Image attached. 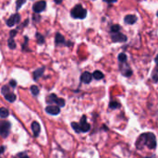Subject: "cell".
I'll list each match as a JSON object with an SVG mask.
<instances>
[{
	"label": "cell",
	"mask_w": 158,
	"mask_h": 158,
	"mask_svg": "<svg viewBox=\"0 0 158 158\" xmlns=\"http://www.w3.org/2000/svg\"><path fill=\"white\" fill-rule=\"evenodd\" d=\"M135 145L137 149H142L143 146H147L149 149H155L156 147V138L154 133L147 132L143 133L140 137L138 138V140L135 142Z\"/></svg>",
	"instance_id": "1"
},
{
	"label": "cell",
	"mask_w": 158,
	"mask_h": 158,
	"mask_svg": "<svg viewBox=\"0 0 158 158\" xmlns=\"http://www.w3.org/2000/svg\"><path fill=\"white\" fill-rule=\"evenodd\" d=\"M70 14H71V17L74 18L83 20V18H86L87 16V10L82 8L81 5H76V6L71 9Z\"/></svg>",
	"instance_id": "2"
},
{
	"label": "cell",
	"mask_w": 158,
	"mask_h": 158,
	"mask_svg": "<svg viewBox=\"0 0 158 158\" xmlns=\"http://www.w3.org/2000/svg\"><path fill=\"white\" fill-rule=\"evenodd\" d=\"M46 103L48 104H57V105L58 107H63L65 105V100L62 99V98H58V97L52 94H50L49 96H47V98H46Z\"/></svg>",
	"instance_id": "3"
},
{
	"label": "cell",
	"mask_w": 158,
	"mask_h": 158,
	"mask_svg": "<svg viewBox=\"0 0 158 158\" xmlns=\"http://www.w3.org/2000/svg\"><path fill=\"white\" fill-rule=\"evenodd\" d=\"M11 125L8 121H0V135L3 138H7L9 134Z\"/></svg>",
	"instance_id": "4"
},
{
	"label": "cell",
	"mask_w": 158,
	"mask_h": 158,
	"mask_svg": "<svg viewBox=\"0 0 158 158\" xmlns=\"http://www.w3.org/2000/svg\"><path fill=\"white\" fill-rule=\"evenodd\" d=\"M128 40L127 36L121 34V32H114V34H112V41L114 43H124Z\"/></svg>",
	"instance_id": "5"
},
{
	"label": "cell",
	"mask_w": 158,
	"mask_h": 158,
	"mask_svg": "<svg viewBox=\"0 0 158 158\" xmlns=\"http://www.w3.org/2000/svg\"><path fill=\"white\" fill-rule=\"evenodd\" d=\"M46 8V2L44 0H41V1L36 2L34 6H32V10L35 13H41L42 11H44Z\"/></svg>",
	"instance_id": "6"
},
{
	"label": "cell",
	"mask_w": 158,
	"mask_h": 158,
	"mask_svg": "<svg viewBox=\"0 0 158 158\" xmlns=\"http://www.w3.org/2000/svg\"><path fill=\"white\" fill-rule=\"evenodd\" d=\"M20 21H21V15L18 13H16L7 21V25L8 27H13L14 25H16L17 23H20Z\"/></svg>",
	"instance_id": "7"
},
{
	"label": "cell",
	"mask_w": 158,
	"mask_h": 158,
	"mask_svg": "<svg viewBox=\"0 0 158 158\" xmlns=\"http://www.w3.org/2000/svg\"><path fill=\"white\" fill-rule=\"evenodd\" d=\"M80 127H81V132H87V131H90L91 126H90V124H88L86 122V116H83V117L81 118Z\"/></svg>",
	"instance_id": "8"
},
{
	"label": "cell",
	"mask_w": 158,
	"mask_h": 158,
	"mask_svg": "<svg viewBox=\"0 0 158 158\" xmlns=\"http://www.w3.org/2000/svg\"><path fill=\"white\" fill-rule=\"evenodd\" d=\"M45 112L48 113L50 115H58L60 113V108L57 105H48L47 107L45 108Z\"/></svg>",
	"instance_id": "9"
},
{
	"label": "cell",
	"mask_w": 158,
	"mask_h": 158,
	"mask_svg": "<svg viewBox=\"0 0 158 158\" xmlns=\"http://www.w3.org/2000/svg\"><path fill=\"white\" fill-rule=\"evenodd\" d=\"M92 75L88 71L83 72L81 76V81L84 83H90L92 81Z\"/></svg>",
	"instance_id": "10"
},
{
	"label": "cell",
	"mask_w": 158,
	"mask_h": 158,
	"mask_svg": "<svg viewBox=\"0 0 158 158\" xmlns=\"http://www.w3.org/2000/svg\"><path fill=\"white\" fill-rule=\"evenodd\" d=\"M31 129H32V132H34V137H38L40 131H41V127H40V124L38 122H32L31 124Z\"/></svg>",
	"instance_id": "11"
},
{
	"label": "cell",
	"mask_w": 158,
	"mask_h": 158,
	"mask_svg": "<svg viewBox=\"0 0 158 158\" xmlns=\"http://www.w3.org/2000/svg\"><path fill=\"white\" fill-rule=\"evenodd\" d=\"M124 21L126 24L132 25L137 21V17L135 15H132V14H131V15H127L124 18Z\"/></svg>",
	"instance_id": "12"
},
{
	"label": "cell",
	"mask_w": 158,
	"mask_h": 158,
	"mask_svg": "<svg viewBox=\"0 0 158 158\" xmlns=\"http://www.w3.org/2000/svg\"><path fill=\"white\" fill-rule=\"evenodd\" d=\"M44 71V67L40 68H37L36 70H34V73H32V75H34V80L37 81L40 77L43 76Z\"/></svg>",
	"instance_id": "13"
},
{
	"label": "cell",
	"mask_w": 158,
	"mask_h": 158,
	"mask_svg": "<svg viewBox=\"0 0 158 158\" xmlns=\"http://www.w3.org/2000/svg\"><path fill=\"white\" fill-rule=\"evenodd\" d=\"M4 96H5V98H6V100L8 101V102H10V103H13V102L16 100V95L14 94L13 92H11L10 91H9L8 92H7V94H5Z\"/></svg>",
	"instance_id": "14"
},
{
	"label": "cell",
	"mask_w": 158,
	"mask_h": 158,
	"mask_svg": "<svg viewBox=\"0 0 158 158\" xmlns=\"http://www.w3.org/2000/svg\"><path fill=\"white\" fill-rule=\"evenodd\" d=\"M55 44H57V45L65 44V38L63 37L62 34H59V32H57V34H55Z\"/></svg>",
	"instance_id": "15"
},
{
	"label": "cell",
	"mask_w": 158,
	"mask_h": 158,
	"mask_svg": "<svg viewBox=\"0 0 158 158\" xmlns=\"http://www.w3.org/2000/svg\"><path fill=\"white\" fill-rule=\"evenodd\" d=\"M92 77H94L95 80L99 81L104 78V74H103V72H101L99 70H95L94 73H92Z\"/></svg>",
	"instance_id": "16"
},
{
	"label": "cell",
	"mask_w": 158,
	"mask_h": 158,
	"mask_svg": "<svg viewBox=\"0 0 158 158\" xmlns=\"http://www.w3.org/2000/svg\"><path fill=\"white\" fill-rule=\"evenodd\" d=\"M8 115H9V112L7 108H5V107L0 108V118H8Z\"/></svg>",
	"instance_id": "17"
},
{
	"label": "cell",
	"mask_w": 158,
	"mask_h": 158,
	"mask_svg": "<svg viewBox=\"0 0 158 158\" xmlns=\"http://www.w3.org/2000/svg\"><path fill=\"white\" fill-rule=\"evenodd\" d=\"M109 107L111 109H117V108L120 107V104L118 103V102H117V101H112V102H110Z\"/></svg>",
	"instance_id": "18"
},
{
	"label": "cell",
	"mask_w": 158,
	"mask_h": 158,
	"mask_svg": "<svg viewBox=\"0 0 158 158\" xmlns=\"http://www.w3.org/2000/svg\"><path fill=\"white\" fill-rule=\"evenodd\" d=\"M31 94H34V96H37L39 94V88L37 87L36 85H32L31 87Z\"/></svg>",
	"instance_id": "19"
},
{
	"label": "cell",
	"mask_w": 158,
	"mask_h": 158,
	"mask_svg": "<svg viewBox=\"0 0 158 158\" xmlns=\"http://www.w3.org/2000/svg\"><path fill=\"white\" fill-rule=\"evenodd\" d=\"M71 127L73 128V129H74V131H75L76 132H78V133L81 132V131L80 124H78L77 122H72V123H71Z\"/></svg>",
	"instance_id": "20"
},
{
	"label": "cell",
	"mask_w": 158,
	"mask_h": 158,
	"mask_svg": "<svg viewBox=\"0 0 158 158\" xmlns=\"http://www.w3.org/2000/svg\"><path fill=\"white\" fill-rule=\"evenodd\" d=\"M8 47L10 49H15L16 48V43H15V41L13 40V38L8 39Z\"/></svg>",
	"instance_id": "21"
},
{
	"label": "cell",
	"mask_w": 158,
	"mask_h": 158,
	"mask_svg": "<svg viewBox=\"0 0 158 158\" xmlns=\"http://www.w3.org/2000/svg\"><path fill=\"white\" fill-rule=\"evenodd\" d=\"M118 60H119V62H121V63L126 62L127 61V55H125L124 53L119 54L118 55Z\"/></svg>",
	"instance_id": "22"
},
{
	"label": "cell",
	"mask_w": 158,
	"mask_h": 158,
	"mask_svg": "<svg viewBox=\"0 0 158 158\" xmlns=\"http://www.w3.org/2000/svg\"><path fill=\"white\" fill-rule=\"evenodd\" d=\"M36 38H37V42H38V44H42L44 43V39L43 35H41L40 34H36Z\"/></svg>",
	"instance_id": "23"
},
{
	"label": "cell",
	"mask_w": 158,
	"mask_h": 158,
	"mask_svg": "<svg viewBox=\"0 0 158 158\" xmlns=\"http://www.w3.org/2000/svg\"><path fill=\"white\" fill-rule=\"evenodd\" d=\"M26 2V0H18V1L16 2V8H17V10H18L21 7H22V5L23 4H25Z\"/></svg>",
	"instance_id": "24"
},
{
	"label": "cell",
	"mask_w": 158,
	"mask_h": 158,
	"mask_svg": "<svg viewBox=\"0 0 158 158\" xmlns=\"http://www.w3.org/2000/svg\"><path fill=\"white\" fill-rule=\"evenodd\" d=\"M13 158H29L28 155L26 153H20V154H18L16 156H14Z\"/></svg>",
	"instance_id": "25"
},
{
	"label": "cell",
	"mask_w": 158,
	"mask_h": 158,
	"mask_svg": "<svg viewBox=\"0 0 158 158\" xmlns=\"http://www.w3.org/2000/svg\"><path fill=\"white\" fill-rule=\"evenodd\" d=\"M119 30H120V26L118 24L113 25L111 27V32H118V31H119Z\"/></svg>",
	"instance_id": "26"
},
{
	"label": "cell",
	"mask_w": 158,
	"mask_h": 158,
	"mask_svg": "<svg viewBox=\"0 0 158 158\" xmlns=\"http://www.w3.org/2000/svg\"><path fill=\"white\" fill-rule=\"evenodd\" d=\"M9 92V89H8V86H3L2 88V90H1V92H2V94L4 95L5 94H7V92Z\"/></svg>",
	"instance_id": "27"
},
{
	"label": "cell",
	"mask_w": 158,
	"mask_h": 158,
	"mask_svg": "<svg viewBox=\"0 0 158 158\" xmlns=\"http://www.w3.org/2000/svg\"><path fill=\"white\" fill-rule=\"evenodd\" d=\"M154 75H153V80H154L155 82H157V70H156V68H155V70H154Z\"/></svg>",
	"instance_id": "28"
},
{
	"label": "cell",
	"mask_w": 158,
	"mask_h": 158,
	"mask_svg": "<svg viewBox=\"0 0 158 158\" xmlns=\"http://www.w3.org/2000/svg\"><path fill=\"white\" fill-rule=\"evenodd\" d=\"M17 30H13V31H10V34H9V35H10V38H13L14 36H15V34H17Z\"/></svg>",
	"instance_id": "29"
},
{
	"label": "cell",
	"mask_w": 158,
	"mask_h": 158,
	"mask_svg": "<svg viewBox=\"0 0 158 158\" xmlns=\"http://www.w3.org/2000/svg\"><path fill=\"white\" fill-rule=\"evenodd\" d=\"M9 84H10V86H11V87L15 88V87H16V85H17V83H16V81H14V80H11V81H10V82H9Z\"/></svg>",
	"instance_id": "30"
},
{
	"label": "cell",
	"mask_w": 158,
	"mask_h": 158,
	"mask_svg": "<svg viewBox=\"0 0 158 158\" xmlns=\"http://www.w3.org/2000/svg\"><path fill=\"white\" fill-rule=\"evenodd\" d=\"M104 1L106 3H114V2H117L118 0H104Z\"/></svg>",
	"instance_id": "31"
},
{
	"label": "cell",
	"mask_w": 158,
	"mask_h": 158,
	"mask_svg": "<svg viewBox=\"0 0 158 158\" xmlns=\"http://www.w3.org/2000/svg\"><path fill=\"white\" fill-rule=\"evenodd\" d=\"M55 3V4H60V3H62V0H54Z\"/></svg>",
	"instance_id": "32"
},
{
	"label": "cell",
	"mask_w": 158,
	"mask_h": 158,
	"mask_svg": "<svg viewBox=\"0 0 158 158\" xmlns=\"http://www.w3.org/2000/svg\"><path fill=\"white\" fill-rule=\"evenodd\" d=\"M3 151H4V147H1V148H0V154H2Z\"/></svg>",
	"instance_id": "33"
},
{
	"label": "cell",
	"mask_w": 158,
	"mask_h": 158,
	"mask_svg": "<svg viewBox=\"0 0 158 158\" xmlns=\"http://www.w3.org/2000/svg\"><path fill=\"white\" fill-rule=\"evenodd\" d=\"M145 158H151V157H145Z\"/></svg>",
	"instance_id": "34"
}]
</instances>
